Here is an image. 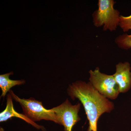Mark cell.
Listing matches in <instances>:
<instances>
[{
  "instance_id": "6da1fadb",
  "label": "cell",
  "mask_w": 131,
  "mask_h": 131,
  "mask_svg": "<svg viewBox=\"0 0 131 131\" xmlns=\"http://www.w3.org/2000/svg\"><path fill=\"white\" fill-rule=\"evenodd\" d=\"M67 93L72 100L82 104L89 122L87 131H97L98 120L105 113H110L114 104L94 89L90 83L78 81L69 85Z\"/></svg>"
},
{
  "instance_id": "7a4b0ae2",
  "label": "cell",
  "mask_w": 131,
  "mask_h": 131,
  "mask_svg": "<svg viewBox=\"0 0 131 131\" xmlns=\"http://www.w3.org/2000/svg\"><path fill=\"white\" fill-rule=\"evenodd\" d=\"M9 94L16 102L21 106L23 114L33 122L40 121L42 120L50 121L60 125L58 117L52 109L45 108L42 102L35 100L34 98H20L10 90Z\"/></svg>"
},
{
  "instance_id": "3957f363",
  "label": "cell",
  "mask_w": 131,
  "mask_h": 131,
  "mask_svg": "<svg viewBox=\"0 0 131 131\" xmlns=\"http://www.w3.org/2000/svg\"><path fill=\"white\" fill-rule=\"evenodd\" d=\"M113 0H99L98 8L93 14V22L96 27L103 26V30L115 31L119 25V12L115 9Z\"/></svg>"
},
{
  "instance_id": "277c9868",
  "label": "cell",
  "mask_w": 131,
  "mask_h": 131,
  "mask_svg": "<svg viewBox=\"0 0 131 131\" xmlns=\"http://www.w3.org/2000/svg\"><path fill=\"white\" fill-rule=\"evenodd\" d=\"M89 74V82L98 93L107 99H117L120 93L119 89L113 75L101 73L99 68L90 70Z\"/></svg>"
},
{
  "instance_id": "5b68a950",
  "label": "cell",
  "mask_w": 131,
  "mask_h": 131,
  "mask_svg": "<svg viewBox=\"0 0 131 131\" xmlns=\"http://www.w3.org/2000/svg\"><path fill=\"white\" fill-rule=\"evenodd\" d=\"M81 103L71 104L68 99L61 105L52 108L58 117L60 125L63 126L65 131H72L73 127L81 120L78 113Z\"/></svg>"
},
{
  "instance_id": "8992f818",
  "label": "cell",
  "mask_w": 131,
  "mask_h": 131,
  "mask_svg": "<svg viewBox=\"0 0 131 131\" xmlns=\"http://www.w3.org/2000/svg\"><path fill=\"white\" fill-rule=\"evenodd\" d=\"M116 71L113 75L118 86L120 93H126L131 88V67L128 62H119L115 66Z\"/></svg>"
},
{
  "instance_id": "52a82bcc",
  "label": "cell",
  "mask_w": 131,
  "mask_h": 131,
  "mask_svg": "<svg viewBox=\"0 0 131 131\" xmlns=\"http://www.w3.org/2000/svg\"><path fill=\"white\" fill-rule=\"evenodd\" d=\"M13 98L9 94H8L6 98V106L5 110L0 113V122H6L12 117H16L23 120L36 129L46 131L44 127L38 125L29 119L24 114L19 113L15 110L13 103Z\"/></svg>"
},
{
  "instance_id": "ba28073f",
  "label": "cell",
  "mask_w": 131,
  "mask_h": 131,
  "mask_svg": "<svg viewBox=\"0 0 131 131\" xmlns=\"http://www.w3.org/2000/svg\"><path fill=\"white\" fill-rule=\"evenodd\" d=\"M13 74V72H11L0 75V88L2 91L1 97H5L13 87L25 83V81L24 80H13L9 79V76Z\"/></svg>"
},
{
  "instance_id": "9c48e42d",
  "label": "cell",
  "mask_w": 131,
  "mask_h": 131,
  "mask_svg": "<svg viewBox=\"0 0 131 131\" xmlns=\"http://www.w3.org/2000/svg\"><path fill=\"white\" fill-rule=\"evenodd\" d=\"M115 43L121 49L125 50L131 49V34H123L118 36L115 38Z\"/></svg>"
},
{
  "instance_id": "30bf717a",
  "label": "cell",
  "mask_w": 131,
  "mask_h": 131,
  "mask_svg": "<svg viewBox=\"0 0 131 131\" xmlns=\"http://www.w3.org/2000/svg\"><path fill=\"white\" fill-rule=\"evenodd\" d=\"M119 26L124 32L131 30V15L127 16L120 15Z\"/></svg>"
},
{
  "instance_id": "8fae6325",
  "label": "cell",
  "mask_w": 131,
  "mask_h": 131,
  "mask_svg": "<svg viewBox=\"0 0 131 131\" xmlns=\"http://www.w3.org/2000/svg\"><path fill=\"white\" fill-rule=\"evenodd\" d=\"M0 131H4V130L2 127H1V128H0Z\"/></svg>"
}]
</instances>
